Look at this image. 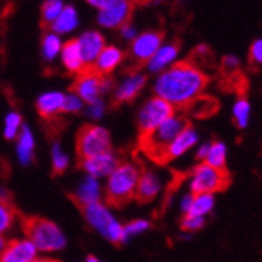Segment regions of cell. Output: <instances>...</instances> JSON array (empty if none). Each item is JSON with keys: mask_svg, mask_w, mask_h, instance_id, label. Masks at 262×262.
<instances>
[{"mask_svg": "<svg viewBox=\"0 0 262 262\" xmlns=\"http://www.w3.org/2000/svg\"><path fill=\"white\" fill-rule=\"evenodd\" d=\"M209 83L207 74L192 61L184 60L173 64L157 79L154 91L157 98L179 110H188Z\"/></svg>", "mask_w": 262, "mask_h": 262, "instance_id": "1", "label": "cell"}, {"mask_svg": "<svg viewBox=\"0 0 262 262\" xmlns=\"http://www.w3.org/2000/svg\"><path fill=\"white\" fill-rule=\"evenodd\" d=\"M185 116H173L148 134L138 135V151L157 165H166L168 149L176 137L188 126Z\"/></svg>", "mask_w": 262, "mask_h": 262, "instance_id": "2", "label": "cell"}, {"mask_svg": "<svg viewBox=\"0 0 262 262\" xmlns=\"http://www.w3.org/2000/svg\"><path fill=\"white\" fill-rule=\"evenodd\" d=\"M140 179V168L134 163L124 162L110 174L107 188H105V203L110 207L121 209L127 206L137 192Z\"/></svg>", "mask_w": 262, "mask_h": 262, "instance_id": "3", "label": "cell"}, {"mask_svg": "<svg viewBox=\"0 0 262 262\" xmlns=\"http://www.w3.org/2000/svg\"><path fill=\"white\" fill-rule=\"evenodd\" d=\"M20 228L30 241L41 251H57L66 245L64 235L55 223L38 215H22Z\"/></svg>", "mask_w": 262, "mask_h": 262, "instance_id": "4", "label": "cell"}, {"mask_svg": "<svg viewBox=\"0 0 262 262\" xmlns=\"http://www.w3.org/2000/svg\"><path fill=\"white\" fill-rule=\"evenodd\" d=\"M229 184L231 174L226 168H213L207 163H200L192 171L190 190L192 195H213L226 190Z\"/></svg>", "mask_w": 262, "mask_h": 262, "instance_id": "5", "label": "cell"}, {"mask_svg": "<svg viewBox=\"0 0 262 262\" xmlns=\"http://www.w3.org/2000/svg\"><path fill=\"white\" fill-rule=\"evenodd\" d=\"M110 134L104 127L85 124L79 129L76 137V154L79 162L110 152Z\"/></svg>", "mask_w": 262, "mask_h": 262, "instance_id": "6", "label": "cell"}, {"mask_svg": "<svg viewBox=\"0 0 262 262\" xmlns=\"http://www.w3.org/2000/svg\"><path fill=\"white\" fill-rule=\"evenodd\" d=\"M112 80L107 76H102L94 64H85L79 73L77 77L71 86L73 94L80 99L91 104H96L99 101L101 93H104L110 86Z\"/></svg>", "mask_w": 262, "mask_h": 262, "instance_id": "7", "label": "cell"}, {"mask_svg": "<svg viewBox=\"0 0 262 262\" xmlns=\"http://www.w3.org/2000/svg\"><path fill=\"white\" fill-rule=\"evenodd\" d=\"M80 210L85 215L86 222L94 229H98L108 242H112L116 247L124 244V226L118 223L99 201L86 204V206L80 207Z\"/></svg>", "mask_w": 262, "mask_h": 262, "instance_id": "8", "label": "cell"}, {"mask_svg": "<svg viewBox=\"0 0 262 262\" xmlns=\"http://www.w3.org/2000/svg\"><path fill=\"white\" fill-rule=\"evenodd\" d=\"M174 116V107L160 98H152L143 105L138 116V135L148 134Z\"/></svg>", "mask_w": 262, "mask_h": 262, "instance_id": "9", "label": "cell"}, {"mask_svg": "<svg viewBox=\"0 0 262 262\" xmlns=\"http://www.w3.org/2000/svg\"><path fill=\"white\" fill-rule=\"evenodd\" d=\"M163 39V32H145L140 36H137L130 47V55H132V71H137L141 68L146 61L152 58V55L160 49V44Z\"/></svg>", "mask_w": 262, "mask_h": 262, "instance_id": "10", "label": "cell"}, {"mask_svg": "<svg viewBox=\"0 0 262 262\" xmlns=\"http://www.w3.org/2000/svg\"><path fill=\"white\" fill-rule=\"evenodd\" d=\"M134 4L132 0H113V2L99 13L98 20L102 27L115 29L123 27L124 24H129V19L132 16Z\"/></svg>", "mask_w": 262, "mask_h": 262, "instance_id": "11", "label": "cell"}, {"mask_svg": "<svg viewBox=\"0 0 262 262\" xmlns=\"http://www.w3.org/2000/svg\"><path fill=\"white\" fill-rule=\"evenodd\" d=\"M36 256V247L30 241L13 239L0 251V262H32Z\"/></svg>", "mask_w": 262, "mask_h": 262, "instance_id": "12", "label": "cell"}, {"mask_svg": "<svg viewBox=\"0 0 262 262\" xmlns=\"http://www.w3.org/2000/svg\"><path fill=\"white\" fill-rule=\"evenodd\" d=\"M162 184L157 174L151 170H146L145 166L140 163V179L137 185V192H135V200L140 204H146L156 198L159 193Z\"/></svg>", "mask_w": 262, "mask_h": 262, "instance_id": "13", "label": "cell"}, {"mask_svg": "<svg viewBox=\"0 0 262 262\" xmlns=\"http://www.w3.org/2000/svg\"><path fill=\"white\" fill-rule=\"evenodd\" d=\"M120 163L121 162H118L116 156H113L112 152H105L96 157L86 159L83 162H79V166L88 174H91V178H99V176L112 174L120 166Z\"/></svg>", "mask_w": 262, "mask_h": 262, "instance_id": "14", "label": "cell"}, {"mask_svg": "<svg viewBox=\"0 0 262 262\" xmlns=\"http://www.w3.org/2000/svg\"><path fill=\"white\" fill-rule=\"evenodd\" d=\"M104 36L99 32H86L79 38V46H80V54L82 60L85 64H93L96 61L99 54L104 51Z\"/></svg>", "mask_w": 262, "mask_h": 262, "instance_id": "15", "label": "cell"}, {"mask_svg": "<svg viewBox=\"0 0 262 262\" xmlns=\"http://www.w3.org/2000/svg\"><path fill=\"white\" fill-rule=\"evenodd\" d=\"M146 83V76H141V74H134L132 77H129L120 88L116 90L115 93V99L112 102V107H120L126 102L134 101V98L137 94L143 90Z\"/></svg>", "mask_w": 262, "mask_h": 262, "instance_id": "16", "label": "cell"}, {"mask_svg": "<svg viewBox=\"0 0 262 262\" xmlns=\"http://www.w3.org/2000/svg\"><path fill=\"white\" fill-rule=\"evenodd\" d=\"M63 104H64V94L46 93L38 99L36 108L44 121H52V120H55L58 113L63 112Z\"/></svg>", "mask_w": 262, "mask_h": 262, "instance_id": "17", "label": "cell"}, {"mask_svg": "<svg viewBox=\"0 0 262 262\" xmlns=\"http://www.w3.org/2000/svg\"><path fill=\"white\" fill-rule=\"evenodd\" d=\"M198 141V134L196 130L192 127V124H188L178 137L176 140L171 143V146L168 149V154H166V159L168 162H171L176 157H181L184 152H187L190 148H192L195 143Z\"/></svg>", "mask_w": 262, "mask_h": 262, "instance_id": "18", "label": "cell"}, {"mask_svg": "<svg viewBox=\"0 0 262 262\" xmlns=\"http://www.w3.org/2000/svg\"><path fill=\"white\" fill-rule=\"evenodd\" d=\"M69 198L73 200V203L80 209L86 204H91V203H98L99 200V184L96 181V178H91L88 176L77 193H69Z\"/></svg>", "mask_w": 262, "mask_h": 262, "instance_id": "19", "label": "cell"}, {"mask_svg": "<svg viewBox=\"0 0 262 262\" xmlns=\"http://www.w3.org/2000/svg\"><path fill=\"white\" fill-rule=\"evenodd\" d=\"M61 60L69 73H79L83 68V60L80 54L79 39H69L61 47Z\"/></svg>", "mask_w": 262, "mask_h": 262, "instance_id": "20", "label": "cell"}, {"mask_svg": "<svg viewBox=\"0 0 262 262\" xmlns=\"http://www.w3.org/2000/svg\"><path fill=\"white\" fill-rule=\"evenodd\" d=\"M123 57H124V54L118 49V47L108 46V47H104V51L99 54L94 66H96V69L102 76H108L112 71L123 61Z\"/></svg>", "mask_w": 262, "mask_h": 262, "instance_id": "21", "label": "cell"}, {"mask_svg": "<svg viewBox=\"0 0 262 262\" xmlns=\"http://www.w3.org/2000/svg\"><path fill=\"white\" fill-rule=\"evenodd\" d=\"M179 52V42H171L166 44L152 55V58L148 61V68L151 73H159L165 66H168L178 55Z\"/></svg>", "mask_w": 262, "mask_h": 262, "instance_id": "22", "label": "cell"}, {"mask_svg": "<svg viewBox=\"0 0 262 262\" xmlns=\"http://www.w3.org/2000/svg\"><path fill=\"white\" fill-rule=\"evenodd\" d=\"M77 22H79L77 11L74 10V7L68 5L63 8L60 16L51 24V29L55 35L57 33H68V32L74 30L77 27Z\"/></svg>", "mask_w": 262, "mask_h": 262, "instance_id": "23", "label": "cell"}, {"mask_svg": "<svg viewBox=\"0 0 262 262\" xmlns=\"http://www.w3.org/2000/svg\"><path fill=\"white\" fill-rule=\"evenodd\" d=\"M17 215L19 210L16 209L14 203L5 195H0V234L10 231L14 226Z\"/></svg>", "mask_w": 262, "mask_h": 262, "instance_id": "24", "label": "cell"}, {"mask_svg": "<svg viewBox=\"0 0 262 262\" xmlns=\"http://www.w3.org/2000/svg\"><path fill=\"white\" fill-rule=\"evenodd\" d=\"M17 156L24 165L33 160V135L29 127H20L19 143H17Z\"/></svg>", "mask_w": 262, "mask_h": 262, "instance_id": "25", "label": "cell"}, {"mask_svg": "<svg viewBox=\"0 0 262 262\" xmlns=\"http://www.w3.org/2000/svg\"><path fill=\"white\" fill-rule=\"evenodd\" d=\"M219 110V102L210 96H200L192 105L188 107V112H192L196 118H209Z\"/></svg>", "mask_w": 262, "mask_h": 262, "instance_id": "26", "label": "cell"}, {"mask_svg": "<svg viewBox=\"0 0 262 262\" xmlns=\"http://www.w3.org/2000/svg\"><path fill=\"white\" fill-rule=\"evenodd\" d=\"M215 200L213 195H193L192 206H190L187 215H193V217H206L207 213L212 210ZM185 215V213H184Z\"/></svg>", "mask_w": 262, "mask_h": 262, "instance_id": "27", "label": "cell"}, {"mask_svg": "<svg viewBox=\"0 0 262 262\" xmlns=\"http://www.w3.org/2000/svg\"><path fill=\"white\" fill-rule=\"evenodd\" d=\"M225 160H226V145L222 141H212L204 162L213 166V168H225Z\"/></svg>", "mask_w": 262, "mask_h": 262, "instance_id": "28", "label": "cell"}, {"mask_svg": "<svg viewBox=\"0 0 262 262\" xmlns=\"http://www.w3.org/2000/svg\"><path fill=\"white\" fill-rule=\"evenodd\" d=\"M232 118H234L235 127H239V129L247 127L248 120H250V102L245 98H241L239 101L234 104Z\"/></svg>", "mask_w": 262, "mask_h": 262, "instance_id": "29", "label": "cell"}, {"mask_svg": "<svg viewBox=\"0 0 262 262\" xmlns=\"http://www.w3.org/2000/svg\"><path fill=\"white\" fill-rule=\"evenodd\" d=\"M60 49H61V42L55 33H47L42 38V54H44L46 60L52 61L57 57V54L60 52Z\"/></svg>", "mask_w": 262, "mask_h": 262, "instance_id": "30", "label": "cell"}, {"mask_svg": "<svg viewBox=\"0 0 262 262\" xmlns=\"http://www.w3.org/2000/svg\"><path fill=\"white\" fill-rule=\"evenodd\" d=\"M63 8L64 7H63L61 0H46L42 4V22L52 24L60 16Z\"/></svg>", "mask_w": 262, "mask_h": 262, "instance_id": "31", "label": "cell"}, {"mask_svg": "<svg viewBox=\"0 0 262 262\" xmlns=\"http://www.w3.org/2000/svg\"><path fill=\"white\" fill-rule=\"evenodd\" d=\"M66 166H68V157L60 149L58 143H55L54 148H52V174L54 176L63 174V171L66 170Z\"/></svg>", "mask_w": 262, "mask_h": 262, "instance_id": "32", "label": "cell"}, {"mask_svg": "<svg viewBox=\"0 0 262 262\" xmlns=\"http://www.w3.org/2000/svg\"><path fill=\"white\" fill-rule=\"evenodd\" d=\"M151 223L146 222V220H134L130 223L126 225L124 228V242L129 241L130 237L137 235V234H141V232H145L146 229H149Z\"/></svg>", "mask_w": 262, "mask_h": 262, "instance_id": "33", "label": "cell"}, {"mask_svg": "<svg viewBox=\"0 0 262 262\" xmlns=\"http://www.w3.org/2000/svg\"><path fill=\"white\" fill-rule=\"evenodd\" d=\"M22 124V118L17 113H10L7 116V121H5V137L8 140L14 138L17 135V130L20 129Z\"/></svg>", "mask_w": 262, "mask_h": 262, "instance_id": "34", "label": "cell"}, {"mask_svg": "<svg viewBox=\"0 0 262 262\" xmlns=\"http://www.w3.org/2000/svg\"><path fill=\"white\" fill-rule=\"evenodd\" d=\"M206 225V219L204 217H193V215H185L181 220V229L182 231H188V232H193L201 229Z\"/></svg>", "mask_w": 262, "mask_h": 262, "instance_id": "35", "label": "cell"}, {"mask_svg": "<svg viewBox=\"0 0 262 262\" xmlns=\"http://www.w3.org/2000/svg\"><path fill=\"white\" fill-rule=\"evenodd\" d=\"M80 108H82V101L76 96V94H69V96H64L63 112L73 113V112H79Z\"/></svg>", "mask_w": 262, "mask_h": 262, "instance_id": "36", "label": "cell"}, {"mask_svg": "<svg viewBox=\"0 0 262 262\" xmlns=\"http://www.w3.org/2000/svg\"><path fill=\"white\" fill-rule=\"evenodd\" d=\"M250 60L251 63H262V39H257L251 44V49H250Z\"/></svg>", "mask_w": 262, "mask_h": 262, "instance_id": "37", "label": "cell"}, {"mask_svg": "<svg viewBox=\"0 0 262 262\" xmlns=\"http://www.w3.org/2000/svg\"><path fill=\"white\" fill-rule=\"evenodd\" d=\"M237 68H239V58L234 57V55H226L223 58V69L226 71V73H235ZM225 73V74H226Z\"/></svg>", "mask_w": 262, "mask_h": 262, "instance_id": "38", "label": "cell"}, {"mask_svg": "<svg viewBox=\"0 0 262 262\" xmlns=\"http://www.w3.org/2000/svg\"><path fill=\"white\" fill-rule=\"evenodd\" d=\"M102 110H104V105H102L101 101H98L96 104H91V105H90L88 113H90V116H93V118H101V116H102Z\"/></svg>", "mask_w": 262, "mask_h": 262, "instance_id": "39", "label": "cell"}, {"mask_svg": "<svg viewBox=\"0 0 262 262\" xmlns=\"http://www.w3.org/2000/svg\"><path fill=\"white\" fill-rule=\"evenodd\" d=\"M121 35H123L126 39H134L135 35H137V32H135V29L130 26V24H124V26L121 27Z\"/></svg>", "mask_w": 262, "mask_h": 262, "instance_id": "40", "label": "cell"}, {"mask_svg": "<svg viewBox=\"0 0 262 262\" xmlns=\"http://www.w3.org/2000/svg\"><path fill=\"white\" fill-rule=\"evenodd\" d=\"M192 200H193V195H187V196H184L182 204H181V209H182V212H184V213H187V212H188L190 206H192Z\"/></svg>", "mask_w": 262, "mask_h": 262, "instance_id": "41", "label": "cell"}, {"mask_svg": "<svg viewBox=\"0 0 262 262\" xmlns=\"http://www.w3.org/2000/svg\"><path fill=\"white\" fill-rule=\"evenodd\" d=\"M209 146H210V143H206V145L201 146V149H200L198 154H196V159H198V160H204V159H206V156H207V152H209Z\"/></svg>", "mask_w": 262, "mask_h": 262, "instance_id": "42", "label": "cell"}, {"mask_svg": "<svg viewBox=\"0 0 262 262\" xmlns=\"http://www.w3.org/2000/svg\"><path fill=\"white\" fill-rule=\"evenodd\" d=\"M32 262H60L57 259H47V257H41V259H33Z\"/></svg>", "mask_w": 262, "mask_h": 262, "instance_id": "43", "label": "cell"}, {"mask_svg": "<svg viewBox=\"0 0 262 262\" xmlns=\"http://www.w3.org/2000/svg\"><path fill=\"white\" fill-rule=\"evenodd\" d=\"M5 245H7V242H5L4 237H2V234H0V251H2V250L5 248Z\"/></svg>", "mask_w": 262, "mask_h": 262, "instance_id": "44", "label": "cell"}, {"mask_svg": "<svg viewBox=\"0 0 262 262\" xmlns=\"http://www.w3.org/2000/svg\"><path fill=\"white\" fill-rule=\"evenodd\" d=\"M86 262H99V259H96V257H94V256H88Z\"/></svg>", "mask_w": 262, "mask_h": 262, "instance_id": "45", "label": "cell"}, {"mask_svg": "<svg viewBox=\"0 0 262 262\" xmlns=\"http://www.w3.org/2000/svg\"><path fill=\"white\" fill-rule=\"evenodd\" d=\"M137 4H148V2H151V0H135Z\"/></svg>", "mask_w": 262, "mask_h": 262, "instance_id": "46", "label": "cell"}, {"mask_svg": "<svg viewBox=\"0 0 262 262\" xmlns=\"http://www.w3.org/2000/svg\"><path fill=\"white\" fill-rule=\"evenodd\" d=\"M159 2H163V0H154V4H159Z\"/></svg>", "mask_w": 262, "mask_h": 262, "instance_id": "47", "label": "cell"}]
</instances>
